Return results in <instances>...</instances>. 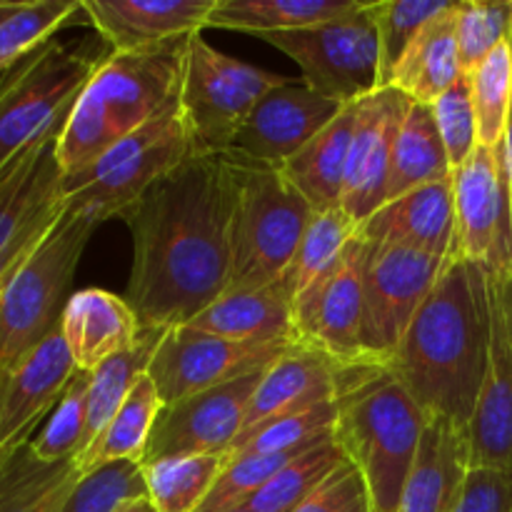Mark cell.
<instances>
[{"instance_id": "14", "label": "cell", "mask_w": 512, "mask_h": 512, "mask_svg": "<svg viewBox=\"0 0 512 512\" xmlns=\"http://www.w3.org/2000/svg\"><path fill=\"white\" fill-rule=\"evenodd\" d=\"M448 260L398 245L368 243L363 348L370 358L385 360L398 348Z\"/></svg>"}, {"instance_id": "45", "label": "cell", "mask_w": 512, "mask_h": 512, "mask_svg": "<svg viewBox=\"0 0 512 512\" xmlns=\"http://www.w3.org/2000/svg\"><path fill=\"white\" fill-rule=\"evenodd\" d=\"M435 123H438L440 138L448 150L450 165L460 168L470 155L478 150V120H475L473 98H470L468 78H460L453 88L445 90L433 105Z\"/></svg>"}, {"instance_id": "36", "label": "cell", "mask_w": 512, "mask_h": 512, "mask_svg": "<svg viewBox=\"0 0 512 512\" xmlns=\"http://www.w3.org/2000/svg\"><path fill=\"white\" fill-rule=\"evenodd\" d=\"M343 463V450L330 435L283 465L243 508L250 512H295Z\"/></svg>"}, {"instance_id": "16", "label": "cell", "mask_w": 512, "mask_h": 512, "mask_svg": "<svg viewBox=\"0 0 512 512\" xmlns=\"http://www.w3.org/2000/svg\"><path fill=\"white\" fill-rule=\"evenodd\" d=\"M260 373L163 405L143 463L170 455H230L243 433Z\"/></svg>"}, {"instance_id": "38", "label": "cell", "mask_w": 512, "mask_h": 512, "mask_svg": "<svg viewBox=\"0 0 512 512\" xmlns=\"http://www.w3.org/2000/svg\"><path fill=\"white\" fill-rule=\"evenodd\" d=\"M478 120V143L498 148L505 140L512 108V43L495 48L488 58L465 73Z\"/></svg>"}, {"instance_id": "15", "label": "cell", "mask_w": 512, "mask_h": 512, "mask_svg": "<svg viewBox=\"0 0 512 512\" xmlns=\"http://www.w3.org/2000/svg\"><path fill=\"white\" fill-rule=\"evenodd\" d=\"M488 365L468 428L473 468L512 470V268H485Z\"/></svg>"}, {"instance_id": "51", "label": "cell", "mask_w": 512, "mask_h": 512, "mask_svg": "<svg viewBox=\"0 0 512 512\" xmlns=\"http://www.w3.org/2000/svg\"><path fill=\"white\" fill-rule=\"evenodd\" d=\"M230 512H250V510H245V508H235V510H230Z\"/></svg>"}, {"instance_id": "39", "label": "cell", "mask_w": 512, "mask_h": 512, "mask_svg": "<svg viewBox=\"0 0 512 512\" xmlns=\"http://www.w3.org/2000/svg\"><path fill=\"white\" fill-rule=\"evenodd\" d=\"M333 423L335 403L283 413L240 435L230 455H275L310 448L333 435Z\"/></svg>"}, {"instance_id": "23", "label": "cell", "mask_w": 512, "mask_h": 512, "mask_svg": "<svg viewBox=\"0 0 512 512\" xmlns=\"http://www.w3.org/2000/svg\"><path fill=\"white\" fill-rule=\"evenodd\" d=\"M365 258H368V243L355 235L338 273L323 290L308 325L298 338L328 353L338 363L378 360L370 358L363 348Z\"/></svg>"}, {"instance_id": "42", "label": "cell", "mask_w": 512, "mask_h": 512, "mask_svg": "<svg viewBox=\"0 0 512 512\" xmlns=\"http://www.w3.org/2000/svg\"><path fill=\"white\" fill-rule=\"evenodd\" d=\"M455 35L463 70H473L512 35V0H458Z\"/></svg>"}, {"instance_id": "21", "label": "cell", "mask_w": 512, "mask_h": 512, "mask_svg": "<svg viewBox=\"0 0 512 512\" xmlns=\"http://www.w3.org/2000/svg\"><path fill=\"white\" fill-rule=\"evenodd\" d=\"M358 238L370 245H398L438 258H453V180H438L383 203L358 225Z\"/></svg>"}, {"instance_id": "43", "label": "cell", "mask_w": 512, "mask_h": 512, "mask_svg": "<svg viewBox=\"0 0 512 512\" xmlns=\"http://www.w3.org/2000/svg\"><path fill=\"white\" fill-rule=\"evenodd\" d=\"M88 385L90 373H75L53 415L40 430L38 438L30 440L35 458L43 463H60V460L78 458L83 450L85 423H88Z\"/></svg>"}, {"instance_id": "47", "label": "cell", "mask_w": 512, "mask_h": 512, "mask_svg": "<svg viewBox=\"0 0 512 512\" xmlns=\"http://www.w3.org/2000/svg\"><path fill=\"white\" fill-rule=\"evenodd\" d=\"M453 512H512V470L470 468Z\"/></svg>"}, {"instance_id": "24", "label": "cell", "mask_w": 512, "mask_h": 512, "mask_svg": "<svg viewBox=\"0 0 512 512\" xmlns=\"http://www.w3.org/2000/svg\"><path fill=\"white\" fill-rule=\"evenodd\" d=\"M468 428L430 418L405 480L398 512H453L470 473Z\"/></svg>"}, {"instance_id": "18", "label": "cell", "mask_w": 512, "mask_h": 512, "mask_svg": "<svg viewBox=\"0 0 512 512\" xmlns=\"http://www.w3.org/2000/svg\"><path fill=\"white\" fill-rule=\"evenodd\" d=\"M410 98L388 85L358 100L340 208L355 225L365 223L388 200L390 160Z\"/></svg>"}, {"instance_id": "25", "label": "cell", "mask_w": 512, "mask_h": 512, "mask_svg": "<svg viewBox=\"0 0 512 512\" xmlns=\"http://www.w3.org/2000/svg\"><path fill=\"white\" fill-rule=\"evenodd\" d=\"M60 333L80 373L95 368L138 343L143 325L130 303L100 288L73 293L65 305Z\"/></svg>"}, {"instance_id": "50", "label": "cell", "mask_w": 512, "mask_h": 512, "mask_svg": "<svg viewBox=\"0 0 512 512\" xmlns=\"http://www.w3.org/2000/svg\"><path fill=\"white\" fill-rule=\"evenodd\" d=\"M120 512H155V510H153V505H150V500L145 498V500H135V503L125 505Z\"/></svg>"}, {"instance_id": "41", "label": "cell", "mask_w": 512, "mask_h": 512, "mask_svg": "<svg viewBox=\"0 0 512 512\" xmlns=\"http://www.w3.org/2000/svg\"><path fill=\"white\" fill-rule=\"evenodd\" d=\"M145 498L143 463L115 460L80 475L63 512H120L125 505Z\"/></svg>"}, {"instance_id": "33", "label": "cell", "mask_w": 512, "mask_h": 512, "mask_svg": "<svg viewBox=\"0 0 512 512\" xmlns=\"http://www.w3.org/2000/svg\"><path fill=\"white\" fill-rule=\"evenodd\" d=\"M160 410H163V400H160L150 375L145 373L133 385L130 395L120 405L118 413L113 415V420L105 425L103 433L93 440V445L88 450H83L75 458V465H78L80 473H88V470L100 468V465L115 463V460H135V463H143Z\"/></svg>"}, {"instance_id": "6", "label": "cell", "mask_w": 512, "mask_h": 512, "mask_svg": "<svg viewBox=\"0 0 512 512\" xmlns=\"http://www.w3.org/2000/svg\"><path fill=\"white\" fill-rule=\"evenodd\" d=\"M230 163L235 168L230 288L278 283L288 275L315 210L283 168L238 158Z\"/></svg>"}, {"instance_id": "37", "label": "cell", "mask_w": 512, "mask_h": 512, "mask_svg": "<svg viewBox=\"0 0 512 512\" xmlns=\"http://www.w3.org/2000/svg\"><path fill=\"white\" fill-rule=\"evenodd\" d=\"M83 15V0H23L0 23V70H10Z\"/></svg>"}, {"instance_id": "30", "label": "cell", "mask_w": 512, "mask_h": 512, "mask_svg": "<svg viewBox=\"0 0 512 512\" xmlns=\"http://www.w3.org/2000/svg\"><path fill=\"white\" fill-rule=\"evenodd\" d=\"M75 458L43 463L28 443L0 453V512H63L80 480Z\"/></svg>"}, {"instance_id": "32", "label": "cell", "mask_w": 512, "mask_h": 512, "mask_svg": "<svg viewBox=\"0 0 512 512\" xmlns=\"http://www.w3.org/2000/svg\"><path fill=\"white\" fill-rule=\"evenodd\" d=\"M363 5L365 0H218L208 28L238 30L263 38L343 18Z\"/></svg>"}, {"instance_id": "4", "label": "cell", "mask_w": 512, "mask_h": 512, "mask_svg": "<svg viewBox=\"0 0 512 512\" xmlns=\"http://www.w3.org/2000/svg\"><path fill=\"white\" fill-rule=\"evenodd\" d=\"M428 420L383 360L343 365L333 440L365 478L373 512H398Z\"/></svg>"}, {"instance_id": "46", "label": "cell", "mask_w": 512, "mask_h": 512, "mask_svg": "<svg viewBox=\"0 0 512 512\" xmlns=\"http://www.w3.org/2000/svg\"><path fill=\"white\" fill-rule=\"evenodd\" d=\"M295 512H373V503L360 470L345 460Z\"/></svg>"}, {"instance_id": "12", "label": "cell", "mask_w": 512, "mask_h": 512, "mask_svg": "<svg viewBox=\"0 0 512 512\" xmlns=\"http://www.w3.org/2000/svg\"><path fill=\"white\" fill-rule=\"evenodd\" d=\"M295 343V340H293ZM290 343H243L203 333L193 325L165 330L148 365V375L163 405L260 373L283 355Z\"/></svg>"}, {"instance_id": "49", "label": "cell", "mask_w": 512, "mask_h": 512, "mask_svg": "<svg viewBox=\"0 0 512 512\" xmlns=\"http://www.w3.org/2000/svg\"><path fill=\"white\" fill-rule=\"evenodd\" d=\"M20 3H23V0H0V23H3L8 15H13Z\"/></svg>"}, {"instance_id": "1", "label": "cell", "mask_w": 512, "mask_h": 512, "mask_svg": "<svg viewBox=\"0 0 512 512\" xmlns=\"http://www.w3.org/2000/svg\"><path fill=\"white\" fill-rule=\"evenodd\" d=\"M233 205L228 155H193L120 215L133 235L123 298L143 328L190 323L230 288Z\"/></svg>"}, {"instance_id": "9", "label": "cell", "mask_w": 512, "mask_h": 512, "mask_svg": "<svg viewBox=\"0 0 512 512\" xmlns=\"http://www.w3.org/2000/svg\"><path fill=\"white\" fill-rule=\"evenodd\" d=\"M100 60L50 40L0 80V173L65 118Z\"/></svg>"}, {"instance_id": "44", "label": "cell", "mask_w": 512, "mask_h": 512, "mask_svg": "<svg viewBox=\"0 0 512 512\" xmlns=\"http://www.w3.org/2000/svg\"><path fill=\"white\" fill-rule=\"evenodd\" d=\"M323 443V440H320ZM318 445V443H315ZM313 448V445H310ZM308 450V448H303ZM303 450H293V453H275V455H230L225 463L223 473H220L218 483L210 490L208 500L200 505L198 512H230L235 508H243L283 465H288L295 455Z\"/></svg>"}, {"instance_id": "28", "label": "cell", "mask_w": 512, "mask_h": 512, "mask_svg": "<svg viewBox=\"0 0 512 512\" xmlns=\"http://www.w3.org/2000/svg\"><path fill=\"white\" fill-rule=\"evenodd\" d=\"M355 115L358 103L343 105V110L283 165V173L303 193L315 213L340 208Z\"/></svg>"}, {"instance_id": "26", "label": "cell", "mask_w": 512, "mask_h": 512, "mask_svg": "<svg viewBox=\"0 0 512 512\" xmlns=\"http://www.w3.org/2000/svg\"><path fill=\"white\" fill-rule=\"evenodd\" d=\"M188 325L243 343H293V295L285 280L260 288H230Z\"/></svg>"}, {"instance_id": "2", "label": "cell", "mask_w": 512, "mask_h": 512, "mask_svg": "<svg viewBox=\"0 0 512 512\" xmlns=\"http://www.w3.org/2000/svg\"><path fill=\"white\" fill-rule=\"evenodd\" d=\"M488 338L485 268L453 255L383 365L428 418L470 428L488 365Z\"/></svg>"}, {"instance_id": "11", "label": "cell", "mask_w": 512, "mask_h": 512, "mask_svg": "<svg viewBox=\"0 0 512 512\" xmlns=\"http://www.w3.org/2000/svg\"><path fill=\"white\" fill-rule=\"evenodd\" d=\"M65 115L0 173V288L65 213L55 143Z\"/></svg>"}, {"instance_id": "34", "label": "cell", "mask_w": 512, "mask_h": 512, "mask_svg": "<svg viewBox=\"0 0 512 512\" xmlns=\"http://www.w3.org/2000/svg\"><path fill=\"white\" fill-rule=\"evenodd\" d=\"M163 335L165 330L143 328V333H140L138 343H135L133 348L115 355V358L105 360L100 368H95L93 373H90L88 423H85L83 450H88L90 445H93V440L103 433L105 425L113 420V415L118 413L120 405L125 403V398H128L130 390H133V385L148 373V365L150 360H153ZM83 450H80V453H83Z\"/></svg>"}, {"instance_id": "17", "label": "cell", "mask_w": 512, "mask_h": 512, "mask_svg": "<svg viewBox=\"0 0 512 512\" xmlns=\"http://www.w3.org/2000/svg\"><path fill=\"white\" fill-rule=\"evenodd\" d=\"M340 110V103L290 78L255 105L223 155L283 168Z\"/></svg>"}, {"instance_id": "8", "label": "cell", "mask_w": 512, "mask_h": 512, "mask_svg": "<svg viewBox=\"0 0 512 512\" xmlns=\"http://www.w3.org/2000/svg\"><path fill=\"white\" fill-rule=\"evenodd\" d=\"M288 80V75L270 73L220 53L203 33L190 35L178 103L198 155L228 153L255 105Z\"/></svg>"}, {"instance_id": "5", "label": "cell", "mask_w": 512, "mask_h": 512, "mask_svg": "<svg viewBox=\"0 0 512 512\" xmlns=\"http://www.w3.org/2000/svg\"><path fill=\"white\" fill-rule=\"evenodd\" d=\"M100 223L65 203L63 218L0 288V373L60 330L75 270Z\"/></svg>"}, {"instance_id": "20", "label": "cell", "mask_w": 512, "mask_h": 512, "mask_svg": "<svg viewBox=\"0 0 512 512\" xmlns=\"http://www.w3.org/2000/svg\"><path fill=\"white\" fill-rule=\"evenodd\" d=\"M218 0H83L85 23L113 50H143L208 28Z\"/></svg>"}, {"instance_id": "29", "label": "cell", "mask_w": 512, "mask_h": 512, "mask_svg": "<svg viewBox=\"0 0 512 512\" xmlns=\"http://www.w3.org/2000/svg\"><path fill=\"white\" fill-rule=\"evenodd\" d=\"M455 8L458 0L445 13L430 20L395 68L390 85L408 95L413 103L433 105L465 75L455 35Z\"/></svg>"}, {"instance_id": "13", "label": "cell", "mask_w": 512, "mask_h": 512, "mask_svg": "<svg viewBox=\"0 0 512 512\" xmlns=\"http://www.w3.org/2000/svg\"><path fill=\"white\" fill-rule=\"evenodd\" d=\"M455 198L453 255L483 268H512V205L505 143L478 145L450 175Z\"/></svg>"}, {"instance_id": "27", "label": "cell", "mask_w": 512, "mask_h": 512, "mask_svg": "<svg viewBox=\"0 0 512 512\" xmlns=\"http://www.w3.org/2000/svg\"><path fill=\"white\" fill-rule=\"evenodd\" d=\"M355 235H358V225L343 213V208L323 210L310 220L298 255L283 278L293 295V320L298 338L308 325L323 290L338 273Z\"/></svg>"}, {"instance_id": "48", "label": "cell", "mask_w": 512, "mask_h": 512, "mask_svg": "<svg viewBox=\"0 0 512 512\" xmlns=\"http://www.w3.org/2000/svg\"><path fill=\"white\" fill-rule=\"evenodd\" d=\"M512 43V35H510ZM505 165H508V185H510V205H512V108H510V120H508V130H505Z\"/></svg>"}, {"instance_id": "19", "label": "cell", "mask_w": 512, "mask_h": 512, "mask_svg": "<svg viewBox=\"0 0 512 512\" xmlns=\"http://www.w3.org/2000/svg\"><path fill=\"white\" fill-rule=\"evenodd\" d=\"M75 373L60 330L0 373V453L28 443L38 420L60 403Z\"/></svg>"}, {"instance_id": "7", "label": "cell", "mask_w": 512, "mask_h": 512, "mask_svg": "<svg viewBox=\"0 0 512 512\" xmlns=\"http://www.w3.org/2000/svg\"><path fill=\"white\" fill-rule=\"evenodd\" d=\"M198 155L178 98L150 123L105 150L93 165L63 178L65 203L100 223L133 208L160 178Z\"/></svg>"}, {"instance_id": "3", "label": "cell", "mask_w": 512, "mask_h": 512, "mask_svg": "<svg viewBox=\"0 0 512 512\" xmlns=\"http://www.w3.org/2000/svg\"><path fill=\"white\" fill-rule=\"evenodd\" d=\"M188 38L143 50H113L83 85L55 143L65 175L93 165L105 150L175 103Z\"/></svg>"}, {"instance_id": "10", "label": "cell", "mask_w": 512, "mask_h": 512, "mask_svg": "<svg viewBox=\"0 0 512 512\" xmlns=\"http://www.w3.org/2000/svg\"><path fill=\"white\" fill-rule=\"evenodd\" d=\"M303 70V83L340 105L358 103L383 88L380 40L368 3L343 18L300 30L263 35Z\"/></svg>"}, {"instance_id": "31", "label": "cell", "mask_w": 512, "mask_h": 512, "mask_svg": "<svg viewBox=\"0 0 512 512\" xmlns=\"http://www.w3.org/2000/svg\"><path fill=\"white\" fill-rule=\"evenodd\" d=\"M450 175H453V165H450L448 150L440 138L433 108L410 100L408 113L400 123L398 138L393 145L388 200L400 198L423 185L448 180Z\"/></svg>"}, {"instance_id": "40", "label": "cell", "mask_w": 512, "mask_h": 512, "mask_svg": "<svg viewBox=\"0 0 512 512\" xmlns=\"http://www.w3.org/2000/svg\"><path fill=\"white\" fill-rule=\"evenodd\" d=\"M453 3L455 0H368V13L380 40L383 88L393 83L395 68L420 30Z\"/></svg>"}, {"instance_id": "35", "label": "cell", "mask_w": 512, "mask_h": 512, "mask_svg": "<svg viewBox=\"0 0 512 512\" xmlns=\"http://www.w3.org/2000/svg\"><path fill=\"white\" fill-rule=\"evenodd\" d=\"M228 455H170L143 463L155 512H198L218 483Z\"/></svg>"}, {"instance_id": "22", "label": "cell", "mask_w": 512, "mask_h": 512, "mask_svg": "<svg viewBox=\"0 0 512 512\" xmlns=\"http://www.w3.org/2000/svg\"><path fill=\"white\" fill-rule=\"evenodd\" d=\"M343 365L345 363H338L328 353L318 350L315 345L303 343V340L290 343L283 350V355L273 360L260 375V383L255 388L253 400H250L243 433L283 413L335 403Z\"/></svg>"}]
</instances>
